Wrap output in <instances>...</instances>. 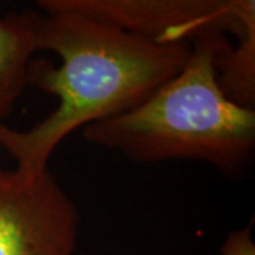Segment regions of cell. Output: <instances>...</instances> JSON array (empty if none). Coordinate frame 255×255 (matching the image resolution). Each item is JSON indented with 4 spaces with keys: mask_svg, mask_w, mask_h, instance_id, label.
<instances>
[{
    "mask_svg": "<svg viewBox=\"0 0 255 255\" xmlns=\"http://www.w3.org/2000/svg\"><path fill=\"white\" fill-rule=\"evenodd\" d=\"M36 43L37 51L54 53L61 64L33 60L28 85L57 97L58 105L26 130L0 124V147L26 173L47 170L55 147L74 130L142 104L191 54V43L159 46L63 10L41 13Z\"/></svg>",
    "mask_w": 255,
    "mask_h": 255,
    "instance_id": "cell-1",
    "label": "cell"
},
{
    "mask_svg": "<svg viewBox=\"0 0 255 255\" xmlns=\"http://www.w3.org/2000/svg\"><path fill=\"white\" fill-rule=\"evenodd\" d=\"M221 37L194 40L179 73L135 108L84 128L87 142L136 163L197 160L228 176L244 172L255 152V110L220 88L214 51Z\"/></svg>",
    "mask_w": 255,
    "mask_h": 255,
    "instance_id": "cell-2",
    "label": "cell"
},
{
    "mask_svg": "<svg viewBox=\"0 0 255 255\" xmlns=\"http://www.w3.org/2000/svg\"><path fill=\"white\" fill-rule=\"evenodd\" d=\"M38 7L80 13L159 46L238 38L255 27L254 0H41Z\"/></svg>",
    "mask_w": 255,
    "mask_h": 255,
    "instance_id": "cell-3",
    "label": "cell"
},
{
    "mask_svg": "<svg viewBox=\"0 0 255 255\" xmlns=\"http://www.w3.org/2000/svg\"><path fill=\"white\" fill-rule=\"evenodd\" d=\"M80 213L50 169L0 167V255H73Z\"/></svg>",
    "mask_w": 255,
    "mask_h": 255,
    "instance_id": "cell-4",
    "label": "cell"
},
{
    "mask_svg": "<svg viewBox=\"0 0 255 255\" xmlns=\"http://www.w3.org/2000/svg\"><path fill=\"white\" fill-rule=\"evenodd\" d=\"M40 17L41 13L30 9L0 16V124L28 85Z\"/></svg>",
    "mask_w": 255,
    "mask_h": 255,
    "instance_id": "cell-5",
    "label": "cell"
},
{
    "mask_svg": "<svg viewBox=\"0 0 255 255\" xmlns=\"http://www.w3.org/2000/svg\"><path fill=\"white\" fill-rule=\"evenodd\" d=\"M221 37L214 51L217 81L226 97L244 108L255 107V27L237 38Z\"/></svg>",
    "mask_w": 255,
    "mask_h": 255,
    "instance_id": "cell-6",
    "label": "cell"
}]
</instances>
